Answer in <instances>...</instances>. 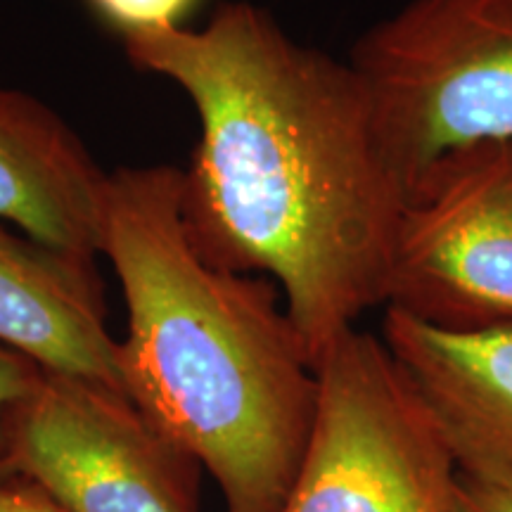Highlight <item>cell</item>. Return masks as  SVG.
Here are the masks:
<instances>
[{
  "label": "cell",
  "instance_id": "52a82bcc",
  "mask_svg": "<svg viewBox=\"0 0 512 512\" xmlns=\"http://www.w3.org/2000/svg\"><path fill=\"white\" fill-rule=\"evenodd\" d=\"M380 337L425 401L460 475L512 489V328L453 332L387 309Z\"/></svg>",
  "mask_w": 512,
  "mask_h": 512
},
{
  "label": "cell",
  "instance_id": "5b68a950",
  "mask_svg": "<svg viewBox=\"0 0 512 512\" xmlns=\"http://www.w3.org/2000/svg\"><path fill=\"white\" fill-rule=\"evenodd\" d=\"M197 467L124 392L50 370L12 411L0 456L62 512H197Z\"/></svg>",
  "mask_w": 512,
  "mask_h": 512
},
{
  "label": "cell",
  "instance_id": "7a4b0ae2",
  "mask_svg": "<svg viewBox=\"0 0 512 512\" xmlns=\"http://www.w3.org/2000/svg\"><path fill=\"white\" fill-rule=\"evenodd\" d=\"M100 256L128 313L124 394L209 472L226 512H280L318 408L316 366L280 287L202 259L171 164L110 171Z\"/></svg>",
  "mask_w": 512,
  "mask_h": 512
},
{
  "label": "cell",
  "instance_id": "8fae6325",
  "mask_svg": "<svg viewBox=\"0 0 512 512\" xmlns=\"http://www.w3.org/2000/svg\"><path fill=\"white\" fill-rule=\"evenodd\" d=\"M43 368L19 351L0 344V456L5 448L8 420L15 408L36 387Z\"/></svg>",
  "mask_w": 512,
  "mask_h": 512
},
{
  "label": "cell",
  "instance_id": "ba28073f",
  "mask_svg": "<svg viewBox=\"0 0 512 512\" xmlns=\"http://www.w3.org/2000/svg\"><path fill=\"white\" fill-rule=\"evenodd\" d=\"M107 171L55 110L0 88V223L95 264Z\"/></svg>",
  "mask_w": 512,
  "mask_h": 512
},
{
  "label": "cell",
  "instance_id": "30bf717a",
  "mask_svg": "<svg viewBox=\"0 0 512 512\" xmlns=\"http://www.w3.org/2000/svg\"><path fill=\"white\" fill-rule=\"evenodd\" d=\"M86 5L126 38L183 27L197 0H86Z\"/></svg>",
  "mask_w": 512,
  "mask_h": 512
},
{
  "label": "cell",
  "instance_id": "9c48e42d",
  "mask_svg": "<svg viewBox=\"0 0 512 512\" xmlns=\"http://www.w3.org/2000/svg\"><path fill=\"white\" fill-rule=\"evenodd\" d=\"M95 264L0 223V344L50 373L124 392Z\"/></svg>",
  "mask_w": 512,
  "mask_h": 512
},
{
  "label": "cell",
  "instance_id": "8992f818",
  "mask_svg": "<svg viewBox=\"0 0 512 512\" xmlns=\"http://www.w3.org/2000/svg\"><path fill=\"white\" fill-rule=\"evenodd\" d=\"M387 309L453 332L512 328V140L451 152L408 185Z\"/></svg>",
  "mask_w": 512,
  "mask_h": 512
},
{
  "label": "cell",
  "instance_id": "277c9868",
  "mask_svg": "<svg viewBox=\"0 0 512 512\" xmlns=\"http://www.w3.org/2000/svg\"><path fill=\"white\" fill-rule=\"evenodd\" d=\"M316 373V422L280 512H456V460L382 337L347 330Z\"/></svg>",
  "mask_w": 512,
  "mask_h": 512
},
{
  "label": "cell",
  "instance_id": "4fadbf2b",
  "mask_svg": "<svg viewBox=\"0 0 512 512\" xmlns=\"http://www.w3.org/2000/svg\"><path fill=\"white\" fill-rule=\"evenodd\" d=\"M0 512H62L34 484L19 477L0 479Z\"/></svg>",
  "mask_w": 512,
  "mask_h": 512
},
{
  "label": "cell",
  "instance_id": "6da1fadb",
  "mask_svg": "<svg viewBox=\"0 0 512 512\" xmlns=\"http://www.w3.org/2000/svg\"><path fill=\"white\" fill-rule=\"evenodd\" d=\"M140 72L169 79L200 121L181 169L192 247L283 292L316 366L387 306L406 188L349 62L294 41L252 3H223L202 29L124 38Z\"/></svg>",
  "mask_w": 512,
  "mask_h": 512
},
{
  "label": "cell",
  "instance_id": "7c38bea8",
  "mask_svg": "<svg viewBox=\"0 0 512 512\" xmlns=\"http://www.w3.org/2000/svg\"><path fill=\"white\" fill-rule=\"evenodd\" d=\"M456 512H512V489L460 475Z\"/></svg>",
  "mask_w": 512,
  "mask_h": 512
},
{
  "label": "cell",
  "instance_id": "3957f363",
  "mask_svg": "<svg viewBox=\"0 0 512 512\" xmlns=\"http://www.w3.org/2000/svg\"><path fill=\"white\" fill-rule=\"evenodd\" d=\"M347 62L406 190L451 152L512 140V0H408Z\"/></svg>",
  "mask_w": 512,
  "mask_h": 512
}]
</instances>
